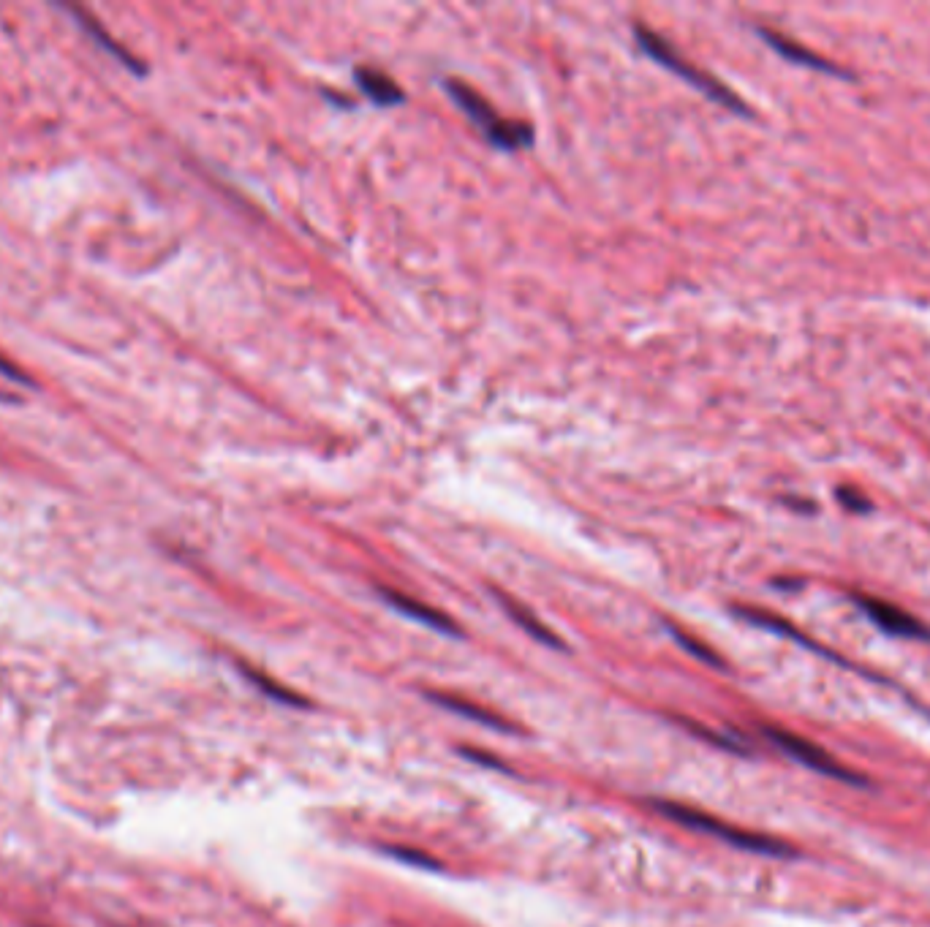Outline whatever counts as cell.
Returning a JSON list of instances; mask_svg holds the SVG:
<instances>
[{"label":"cell","mask_w":930,"mask_h":927,"mask_svg":"<svg viewBox=\"0 0 930 927\" xmlns=\"http://www.w3.org/2000/svg\"><path fill=\"white\" fill-rule=\"evenodd\" d=\"M656 805V811L661 816H667L669 821H675V824H683L688 830H697L705 832V835H713L718 841L729 843V846H735V849L743 851H754V854H767V857H792L795 849L792 846H786L784 841H775L770 835H759V832H748L740 830V827H732L727 821L716 819V816H710L705 811H697V808H688V805H680V802H653Z\"/></svg>","instance_id":"1"},{"label":"cell","mask_w":930,"mask_h":927,"mask_svg":"<svg viewBox=\"0 0 930 927\" xmlns=\"http://www.w3.org/2000/svg\"><path fill=\"white\" fill-rule=\"evenodd\" d=\"M634 39H637V44H640V49L645 55H650L656 63L669 68L672 74H678L680 79L691 82V85L697 87V90H702L705 96L718 101L721 107H727L729 112H737V115H751V109L746 107L743 98H737L724 82H718V79H713L710 74H702L699 68H694L688 60L680 58L678 52H675V47H672L667 39H661L659 33H653V30H648L645 25H634Z\"/></svg>","instance_id":"2"},{"label":"cell","mask_w":930,"mask_h":927,"mask_svg":"<svg viewBox=\"0 0 930 927\" xmlns=\"http://www.w3.org/2000/svg\"><path fill=\"white\" fill-rule=\"evenodd\" d=\"M449 87V96L455 98L457 107L463 109L465 115L474 120L476 126L485 131V136L501 150H520V147L531 145L533 142V128L525 123H514V120H501L495 115V109L487 104L485 98L476 93L474 87L457 82V79H446Z\"/></svg>","instance_id":"3"},{"label":"cell","mask_w":930,"mask_h":927,"mask_svg":"<svg viewBox=\"0 0 930 927\" xmlns=\"http://www.w3.org/2000/svg\"><path fill=\"white\" fill-rule=\"evenodd\" d=\"M765 734L770 743H775L786 756H792L795 762L805 764L808 770H816L819 775H827V778H835V781L841 783H857V786H865V778L860 775H854L849 767H843L833 759V756L822 751L819 745L808 743L803 737H797V734L786 732V729H778V726H765Z\"/></svg>","instance_id":"4"},{"label":"cell","mask_w":930,"mask_h":927,"mask_svg":"<svg viewBox=\"0 0 930 927\" xmlns=\"http://www.w3.org/2000/svg\"><path fill=\"white\" fill-rule=\"evenodd\" d=\"M854 601L876 626L882 628L884 634L901 639H930V628L922 620H917L909 612H903L901 607H895L890 601L873 599V596H854Z\"/></svg>","instance_id":"5"},{"label":"cell","mask_w":930,"mask_h":927,"mask_svg":"<svg viewBox=\"0 0 930 927\" xmlns=\"http://www.w3.org/2000/svg\"><path fill=\"white\" fill-rule=\"evenodd\" d=\"M378 593L384 596V601H387L389 607L398 609L400 615L417 620V623L433 628V631H438V634H446V637H460V634H463L460 626H457L455 620L449 618V615H444V612H438V609H433V607H427V604H422L419 599H411V596H406V593H400V590H392V588H378Z\"/></svg>","instance_id":"6"},{"label":"cell","mask_w":930,"mask_h":927,"mask_svg":"<svg viewBox=\"0 0 930 927\" xmlns=\"http://www.w3.org/2000/svg\"><path fill=\"white\" fill-rule=\"evenodd\" d=\"M759 36H762V39H765L767 44H770V47H773L775 52H778V55H784V58L792 60V63H800V66L814 68V71H824V74H833V77H841V79L849 77V71H843V68H838L835 63H830V60L819 58L816 52L805 49L803 44H795V41H789L786 36H781V33H773V30L759 28Z\"/></svg>","instance_id":"7"},{"label":"cell","mask_w":930,"mask_h":927,"mask_svg":"<svg viewBox=\"0 0 930 927\" xmlns=\"http://www.w3.org/2000/svg\"><path fill=\"white\" fill-rule=\"evenodd\" d=\"M354 79H357L359 90H362L373 104H378V107H395V104H403V101H406L398 82L389 79L384 71L359 66L354 68Z\"/></svg>","instance_id":"8"},{"label":"cell","mask_w":930,"mask_h":927,"mask_svg":"<svg viewBox=\"0 0 930 927\" xmlns=\"http://www.w3.org/2000/svg\"><path fill=\"white\" fill-rule=\"evenodd\" d=\"M427 696H430L436 705L449 710V713L463 715V718L476 721V724H485L487 729H495V732H514L512 724H506L501 715L490 713L487 707H479V705H474V702H465V699H457V696H452V694H436V691H430Z\"/></svg>","instance_id":"9"},{"label":"cell","mask_w":930,"mask_h":927,"mask_svg":"<svg viewBox=\"0 0 930 927\" xmlns=\"http://www.w3.org/2000/svg\"><path fill=\"white\" fill-rule=\"evenodd\" d=\"M495 596H498V601H501V607L506 609V615H509V618H512L514 623H517V626L523 628L525 634H531L533 639H539V642H542V645H547V647H558V650H563V647H566L561 642V637L555 634V631H550V628L544 626V623H539V618L533 615L531 609H525L523 604H517V601L509 599V596H504V593H495Z\"/></svg>","instance_id":"10"},{"label":"cell","mask_w":930,"mask_h":927,"mask_svg":"<svg viewBox=\"0 0 930 927\" xmlns=\"http://www.w3.org/2000/svg\"><path fill=\"white\" fill-rule=\"evenodd\" d=\"M68 11H71V14L77 17V22H79V25H82V30H88V33H90V36H93V39L101 41V47L109 49V55H112V58H117V60H120V63H123V66L131 68V71H136V74H142V71H145V68H142V63H139V60L131 58V55H128L126 49L117 47L115 41L109 39L107 33H104V30L98 28L96 20H93L90 14H85V11H82V9H74V6H68Z\"/></svg>","instance_id":"11"},{"label":"cell","mask_w":930,"mask_h":927,"mask_svg":"<svg viewBox=\"0 0 930 927\" xmlns=\"http://www.w3.org/2000/svg\"><path fill=\"white\" fill-rule=\"evenodd\" d=\"M240 669H243V675L248 677V680H251L253 686L259 688L262 694L272 696L275 702H283V705H294V707L308 705V702H305L302 696H297L294 691H289V688H283L281 683H275V680H270V677L262 675V672H256V669H251V667H240Z\"/></svg>","instance_id":"12"},{"label":"cell","mask_w":930,"mask_h":927,"mask_svg":"<svg viewBox=\"0 0 930 927\" xmlns=\"http://www.w3.org/2000/svg\"><path fill=\"white\" fill-rule=\"evenodd\" d=\"M669 631H672V637L678 639V645L686 647L691 656H697L699 661H705L710 667H721V658H718L708 645H702L699 639H694L691 634H686V631H680L678 626H669Z\"/></svg>","instance_id":"13"},{"label":"cell","mask_w":930,"mask_h":927,"mask_svg":"<svg viewBox=\"0 0 930 927\" xmlns=\"http://www.w3.org/2000/svg\"><path fill=\"white\" fill-rule=\"evenodd\" d=\"M387 854H392V857H395L398 862L417 865V868H425V870H438V868H441V865H438V862L433 860L430 854H422V851H414V849H403V846H392V849H387Z\"/></svg>","instance_id":"14"},{"label":"cell","mask_w":930,"mask_h":927,"mask_svg":"<svg viewBox=\"0 0 930 927\" xmlns=\"http://www.w3.org/2000/svg\"><path fill=\"white\" fill-rule=\"evenodd\" d=\"M838 498H841L843 506L852 509V512H868V509H871V501H868L865 495L857 493V490H852V487H841V490H838Z\"/></svg>","instance_id":"15"}]
</instances>
